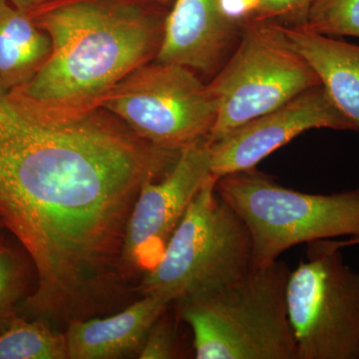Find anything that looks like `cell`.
<instances>
[{"instance_id":"obj_20","label":"cell","mask_w":359,"mask_h":359,"mask_svg":"<svg viewBox=\"0 0 359 359\" xmlns=\"http://www.w3.org/2000/svg\"><path fill=\"white\" fill-rule=\"evenodd\" d=\"M334 245H337V248H340V249L349 247V245H359V235L347 238L346 241H337V242H334Z\"/></svg>"},{"instance_id":"obj_15","label":"cell","mask_w":359,"mask_h":359,"mask_svg":"<svg viewBox=\"0 0 359 359\" xmlns=\"http://www.w3.org/2000/svg\"><path fill=\"white\" fill-rule=\"evenodd\" d=\"M36 273L22 245L4 230L0 231V332L34 292Z\"/></svg>"},{"instance_id":"obj_5","label":"cell","mask_w":359,"mask_h":359,"mask_svg":"<svg viewBox=\"0 0 359 359\" xmlns=\"http://www.w3.org/2000/svg\"><path fill=\"white\" fill-rule=\"evenodd\" d=\"M208 85L217 106L211 144L320 83L280 23L252 21Z\"/></svg>"},{"instance_id":"obj_21","label":"cell","mask_w":359,"mask_h":359,"mask_svg":"<svg viewBox=\"0 0 359 359\" xmlns=\"http://www.w3.org/2000/svg\"><path fill=\"white\" fill-rule=\"evenodd\" d=\"M147 1L152 2V4H157V6L167 8V7L172 6L174 0H147Z\"/></svg>"},{"instance_id":"obj_8","label":"cell","mask_w":359,"mask_h":359,"mask_svg":"<svg viewBox=\"0 0 359 359\" xmlns=\"http://www.w3.org/2000/svg\"><path fill=\"white\" fill-rule=\"evenodd\" d=\"M211 176L209 144L203 140L183 149L163 178L142 187L122 254L123 273L135 287L159 263L187 210Z\"/></svg>"},{"instance_id":"obj_7","label":"cell","mask_w":359,"mask_h":359,"mask_svg":"<svg viewBox=\"0 0 359 359\" xmlns=\"http://www.w3.org/2000/svg\"><path fill=\"white\" fill-rule=\"evenodd\" d=\"M334 241L309 243L290 271L287 308L297 359H359V273Z\"/></svg>"},{"instance_id":"obj_14","label":"cell","mask_w":359,"mask_h":359,"mask_svg":"<svg viewBox=\"0 0 359 359\" xmlns=\"http://www.w3.org/2000/svg\"><path fill=\"white\" fill-rule=\"evenodd\" d=\"M65 332L18 314L0 332V359H67Z\"/></svg>"},{"instance_id":"obj_17","label":"cell","mask_w":359,"mask_h":359,"mask_svg":"<svg viewBox=\"0 0 359 359\" xmlns=\"http://www.w3.org/2000/svg\"><path fill=\"white\" fill-rule=\"evenodd\" d=\"M169 309L166 313H163L150 328L137 358L140 359L178 358L179 347L176 325L170 316Z\"/></svg>"},{"instance_id":"obj_3","label":"cell","mask_w":359,"mask_h":359,"mask_svg":"<svg viewBox=\"0 0 359 359\" xmlns=\"http://www.w3.org/2000/svg\"><path fill=\"white\" fill-rule=\"evenodd\" d=\"M210 177L191 203L154 268L137 285L139 297L172 304L218 290L252 268L250 231Z\"/></svg>"},{"instance_id":"obj_6","label":"cell","mask_w":359,"mask_h":359,"mask_svg":"<svg viewBox=\"0 0 359 359\" xmlns=\"http://www.w3.org/2000/svg\"><path fill=\"white\" fill-rule=\"evenodd\" d=\"M142 140L181 152L207 140L217 119L208 83L185 66L151 61L130 73L97 103Z\"/></svg>"},{"instance_id":"obj_2","label":"cell","mask_w":359,"mask_h":359,"mask_svg":"<svg viewBox=\"0 0 359 359\" xmlns=\"http://www.w3.org/2000/svg\"><path fill=\"white\" fill-rule=\"evenodd\" d=\"M290 269L280 259L252 266L208 294L177 302L197 359H297L287 308Z\"/></svg>"},{"instance_id":"obj_9","label":"cell","mask_w":359,"mask_h":359,"mask_svg":"<svg viewBox=\"0 0 359 359\" xmlns=\"http://www.w3.org/2000/svg\"><path fill=\"white\" fill-rule=\"evenodd\" d=\"M313 129L356 131L321 85L208 143L211 173L219 179L255 170L271 153Z\"/></svg>"},{"instance_id":"obj_13","label":"cell","mask_w":359,"mask_h":359,"mask_svg":"<svg viewBox=\"0 0 359 359\" xmlns=\"http://www.w3.org/2000/svg\"><path fill=\"white\" fill-rule=\"evenodd\" d=\"M48 34L29 13L0 0V87L25 86L50 55Z\"/></svg>"},{"instance_id":"obj_4","label":"cell","mask_w":359,"mask_h":359,"mask_svg":"<svg viewBox=\"0 0 359 359\" xmlns=\"http://www.w3.org/2000/svg\"><path fill=\"white\" fill-rule=\"evenodd\" d=\"M216 189L250 231L252 266L273 263L294 245L359 235V188L302 193L255 169L217 179Z\"/></svg>"},{"instance_id":"obj_12","label":"cell","mask_w":359,"mask_h":359,"mask_svg":"<svg viewBox=\"0 0 359 359\" xmlns=\"http://www.w3.org/2000/svg\"><path fill=\"white\" fill-rule=\"evenodd\" d=\"M282 25L287 42L311 66L337 109L359 131V46L294 25Z\"/></svg>"},{"instance_id":"obj_18","label":"cell","mask_w":359,"mask_h":359,"mask_svg":"<svg viewBox=\"0 0 359 359\" xmlns=\"http://www.w3.org/2000/svg\"><path fill=\"white\" fill-rule=\"evenodd\" d=\"M256 21H275L283 25H301L316 0H259Z\"/></svg>"},{"instance_id":"obj_1","label":"cell","mask_w":359,"mask_h":359,"mask_svg":"<svg viewBox=\"0 0 359 359\" xmlns=\"http://www.w3.org/2000/svg\"><path fill=\"white\" fill-rule=\"evenodd\" d=\"M161 8L147 0H57L32 11L50 55L15 90L59 114L96 109L115 85L155 60L167 13Z\"/></svg>"},{"instance_id":"obj_19","label":"cell","mask_w":359,"mask_h":359,"mask_svg":"<svg viewBox=\"0 0 359 359\" xmlns=\"http://www.w3.org/2000/svg\"><path fill=\"white\" fill-rule=\"evenodd\" d=\"M16 8L26 13H32L40 7L47 6L57 0H9Z\"/></svg>"},{"instance_id":"obj_11","label":"cell","mask_w":359,"mask_h":359,"mask_svg":"<svg viewBox=\"0 0 359 359\" xmlns=\"http://www.w3.org/2000/svg\"><path fill=\"white\" fill-rule=\"evenodd\" d=\"M172 306L163 297L143 295L116 313L72 321L65 330L68 359L138 355L150 328Z\"/></svg>"},{"instance_id":"obj_10","label":"cell","mask_w":359,"mask_h":359,"mask_svg":"<svg viewBox=\"0 0 359 359\" xmlns=\"http://www.w3.org/2000/svg\"><path fill=\"white\" fill-rule=\"evenodd\" d=\"M244 29L224 15L219 0H174L165 18L155 60L212 77L237 46Z\"/></svg>"},{"instance_id":"obj_16","label":"cell","mask_w":359,"mask_h":359,"mask_svg":"<svg viewBox=\"0 0 359 359\" xmlns=\"http://www.w3.org/2000/svg\"><path fill=\"white\" fill-rule=\"evenodd\" d=\"M297 26L330 37H359V0H316Z\"/></svg>"},{"instance_id":"obj_22","label":"cell","mask_w":359,"mask_h":359,"mask_svg":"<svg viewBox=\"0 0 359 359\" xmlns=\"http://www.w3.org/2000/svg\"><path fill=\"white\" fill-rule=\"evenodd\" d=\"M4 230V226H2L1 221H0V231Z\"/></svg>"}]
</instances>
